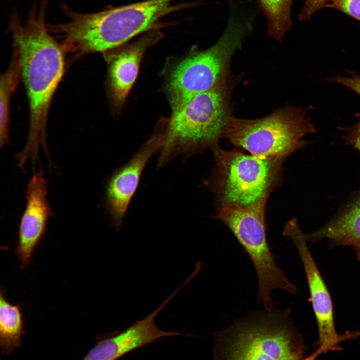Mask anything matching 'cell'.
Returning <instances> with one entry per match:
<instances>
[{
	"label": "cell",
	"mask_w": 360,
	"mask_h": 360,
	"mask_svg": "<svg viewBox=\"0 0 360 360\" xmlns=\"http://www.w3.org/2000/svg\"><path fill=\"white\" fill-rule=\"evenodd\" d=\"M305 236L307 240L328 238L341 244L360 246V198L331 222Z\"/></svg>",
	"instance_id": "cell-14"
},
{
	"label": "cell",
	"mask_w": 360,
	"mask_h": 360,
	"mask_svg": "<svg viewBox=\"0 0 360 360\" xmlns=\"http://www.w3.org/2000/svg\"><path fill=\"white\" fill-rule=\"evenodd\" d=\"M330 0H304L302 8L298 14L300 21L310 20L314 14L322 8H326Z\"/></svg>",
	"instance_id": "cell-19"
},
{
	"label": "cell",
	"mask_w": 360,
	"mask_h": 360,
	"mask_svg": "<svg viewBox=\"0 0 360 360\" xmlns=\"http://www.w3.org/2000/svg\"><path fill=\"white\" fill-rule=\"evenodd\" d=\"M24 320L19 304L13 305L6 298L4 290L0 292V348L2 354H10L22 348L25 334Z\"/></svg>",
	"instance_id": "cell-15"
},
{
	"label": "cell",
	"mask_w": 360,
	"mask_h": 360,
	"mask_svg": "<svg viewBox=\"0 0 360 360\" xmlns=\"http://www.w3.org/2000/svg\"><path fill=\"white\" fill-rule=\"evenodd\" d=\"M358 255L360 258V246L358 248Z\"/></svg>",
	"instance_id": "cell-23"
},
{
	"label": "cell",
	"mask_w": 360,
	"mask_h": 360,
	"mask_svg": "<svg viewBox=\"0 0 360 360\" xmlns=\"http://www.w3.org/2000/svg\"><path fill=\"white\" fill-rule=\"evenodd\" d=\"M328 351L326 349L322 347H319L318 349L312 354L300 360H315L322 354Z\"/></svg>",
	"instance_id": "cell-22"
},
{
	"label": "cell",
	"mask_w": 360,
	"mask_h": 360,
	"mask_svg": "<svg viewBox=\"0 0 360 360\" xmlns=\"http://www.w3.org/2000/svg\"><path fill=\"white\" fill-rule=\"evenodd\" d=\"M163 143L162 136L156 128L128 162L117 169L108 180L106 204L112 225L116 229L121 227L148 162L156 152L160 151Z\"/></svg>",
	"instance_id": "cell-10"
},
{
	"label": "cell",
	"mask_w": 360,
	"mask_h": 360,
	"mask_svg": "<svg viewBox=\"0 0 360 360\" xmlns=\"http://www.w3.org/2000/svg\"><path fill=\"white\" fill-rule=\"evenodd\" d=\"M348 76H337L328 80L342 84L360 96V76L352 72L348 71Z\"/></svg>",
	"instance_id": "cell-20"
},
{
	"label": "cell",
	"mask_w": 360,
	"mask_h": 360,
	"mask_svg": "<svg viewBox=\"0 0 360 360\" xmlns=\"http://www.w3.org/2000/svg\"><path fill=\"white\" fill-rule=\"evenodd\" d=\"M158 36L148 35L112 56L109 62L110 85L117 104H122L128 96L136 79L143 55Z\"/></svg>",
	"instance_id": "cell-13"
},
{
	"label": "cell",
	"mask_w": 360,
	"mask_h": 360,
	"mask_svg": "<svg viewBox=\"0 0 360 360\" xmlns=\"http://www.w3.org/2000/svg\"><path fill=\"white\" fill-rule=\"evenodd\" d=\"M212 150L214 166L204 184L214 194L217 206L245 207L268 200L282 181L286 158L258 157L236 148Z\"/></svg>",
	"instance_id": "cell-6"
},
{
	"label": "cell",
	"mask_w": 360,
	"mask_h": 360,
	"mask_svg": "<svg viewBox=\"0 0 360 360\" xmlns=\"http://www.w3.org/2000/svg\"><path fill=\"white\" fill-rule=\"evenodd\" d=\"M226 76L173 112L158 126L164 140L158 167L178 156H188L219 146L222 132L231 115L230 88Z\"/></svg>",
	"instance_id": "cell-2"
},
{
	"label": "cell",
	"mask_w": 360,
	"mask_h": 360,
	"mask_svg": "<svg viewBox=\"0 0 360 360\" xmlns=\"http://www.w3.org/2000/svg\"><path fill=\"white\" fill-rule=\"evenodd\" d=\"M47 182L43 173L34 172L27 185L26 203L18 228V245L14 252L22 268L32 260L36 248L46 233V225L53 213L47 200Z\"/></svg>",
	"instance_id": "cell-11"
},
{
	"label": "cell",
	"mask_w": 360,
	"mask_h": 360,
	"mask_svg": "<svg viewBox=\"0 0 360 360\" xmlns=\"http://www.w3.org/2000/svg\"><path fill=\"white\" fill-rule=\"evenodd\" d=\"M311 108L286 106L262 118L231 116L222 134L234 148L261 158H286L308 142L303 139L315 128L306 116Z\"/></svg>",
	"instance_id": "cell-7"
},
{
	"label": "cell",
	"mask_w": 360,
	"mask_h": 360,
	"mask_svg": "<svg viewBox=\"0 0 360 360\" xmlns=\"http://www.w3.org/2000/svg\"><path fill=\"white\" fill-rule=\"evenodd\" d=\"M256 0L267 19L268 34L280 41L292 24L290 12L294 0Z\"/></svg>",
	"instance_id": "cell-17"
},
{
	"label": "cell",
	"mask_w": 360,
	"mask_h": 360,
	"mask_svg": "<svg viewBox=\"0 0 360 360\" xmlns=\"http://www.w3.org/2000/svg\"><path fill=\"white\" fill-rule=\"evenodd\" d=\"M226 27L211 47L192 53L170 72L166 92L175 112L196 96L214 87L226 76L229 62L252 31L255 13L247 8L232 4Z\"/></svg>",
	"instance_id": "cell-4"
},
{
	"label": "cell",
	"mask_w": 360,
	"mask_h": 360,
	"mask_svg": "<svg viewBox=\"0 0 360 360\" xmlns=\"http://www.w3.org/2000/svg\"><path fill=\"white\" fill-rule=\"evenodd\" d=\"M46 0L40 8L30 13L24 24L16 14L10 19L14 50L18 54L20 74L28 96L30 126L26 146L16 158L22 165L38 161L42 148L49 158L46 128L48 114L52 96L64 69V49L48 32L44 20Z\"/></svg>",
	"instance_id": "cell-1"
},
{
	"label": "cell",
	"mask_w": 360,
	"mask_h": 360,
	"mask_svg": "<svg viewBox=\"0 0 360 360\" xmlns=\"http://www.w3.org/2000/svg\"><path fill=\"white\" fill-rule=\"evenodd\" d=\"M20 74L18 56L14 50L11 63L0 80V146H4L8 140L9 104Z\"/></svg>",
	"instance_id": "cell-16"
},
{
	"label": "cell",
	"mask_w": 360,
	"mask_h": 360,
	"mask_svg": "<svg viewBox=\"0 0 360 360\" xmlns=\"http://www.w3.org/2000/svg\"><path fill=\"white\" fill-rule=\"evenodd\" d=\"M304 346L288 310L248 314L215 335L214 360H300Z\"/></svg>",
	"instance_id": "cell-3"
},
{
	"label": "cell",
	"mask_w": 360,
	"mask_h": 360,
	"mask_svg": "<svg viewBox=\"0 0 360 360\" xmlns=\"http://www.w3.org/2000/svg\"><path fill=\"white\" fill-rule=\"evenodd\" d=\"M175 0H147L92 14L71 11L64 26L66 40L78 54L102 52L149 30L174 8Z\"/></svg>",
	"instance_id": "cell-5"
},
{
	"label": "cell",
	"mask_w": 360,
	"mask_h": 360,
	"mask_svg": "<svg viewBox=\"0 0 360 360\" xmlns=\"http://www.w3.org/2000/svg\"><path fill=\"white\" fill-rule=\"evenodd\" d=\"M267 200L245 207L218 205L213 217L228 226L250 258L258 282L257 302L270 310L272 290L278 288L293 294L296 288L278 266L269 246L265 220Z\"/></svg>",
	"instance_id": "cell-8"
},
{
	"label": "cell",
	"mask_w": 360,
	"mask_h": 360,
	"mask_svg": "<svg viewBox=\"0 0 360 360\" xmlns=\"http://www.w3.org/2000/svg\"><path fill=\"white\" fill-rule=\"evenodd\" d=\"M356 116L358 120L355 124L348 129L346 140L349 144L360 152V114H356Z\"/></svg>",
	"instance_id": "cell-21"
},
{
	"label": "cell",
	"mask_w": 360,
	"mask_h": 360,
	"mask_svg": "<svg viewBox=\"0 0 360 360\" xmlns=\"http://www.w3.org/2000/svg\"><path fill=\"white\" fill-rule=\"evenodd\" d=\"M162 310L158 307L142 320L122 331L97 336L96 343L82 360H116L126 354L162 338L174 336V331H164L154 324Z\"/></svg>",
	"instance_id": "cell-12"
},
{
	"label": "cell",
	"mask_w": 360,
	"mask_h": 360,
	"mask_svg": "<svg viewBox=\"0 0 360 360\" xmlns=\"http://www.w3.org/2000/svg\"><path fill=\"white\" fill-rule=\"evenodd\" d=\"M326 8L339 10L360 22V0H330Z\"/></svg>",
	"instance_id": "cell-18"
},
{
	"label": "cell",
	"mask_w": 360,
	"mask_h": 360,
	"mask_svg": "<svg viewBox=\"0 0 360 360\" xmlns=\"http://www.w3.org/2000/svg\"><path fill=\"white\" fill-rule=\"evenodd\" d=\"M282 234L293 242L302 262L318 326L319 347L328 351L336 350V346L346 336L338 335L336 330L332 300L308 247L305 234L296 220H292L286 224Z\"/></svg>",
	"instance_id": "cell-9"
}]
</instances>
